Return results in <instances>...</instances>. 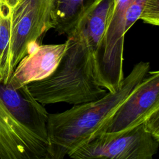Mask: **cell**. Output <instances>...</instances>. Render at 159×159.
I'll list each match as a JSON object with an SVG mask.
<instances>
[{"instance_id":"obj_1","label":"cell","mask_w":159,"mask_h":159,"mask_svg":"<svg viewBox=\"0 0 159 159\" xmlns=\"http://www.w3.org/2000/svg\"><path fill=\"white\" fill-rule=\"evenodd\" d=\"M147 61L135 64L116 91L96 100L81 103L63 112L49 114L47 122L50 159L70 157L100 132L123 102L134 92L150 71Z\"/></svg>"},{"instance_id":"obj_2","label":"cell","mask_w":159,"mask_h":159,"mask_svg":"<svg viewBox=\"0 0 159 159\" xmlns=\"http://www.w3.org/2000/svg\"><path fill=\"white\" fill-rule=\"evenodd\" d=\"M66 41L65 51L53 72L27 84L42 104L77 105L96 100L107 93L98 83L94 52L84 36L73 30Z\"/></svg>"},{"instance_id":"obj_3","label":"cell","mask_w":159,"mask_h":159,"mask_svg":"<svg viewBox=\"0 0 159 159\" xmlns=\"http://www.w3.org/2000/svg\"><path fill=\"white\" fill-rule=\"evenodd\" d=\"M146 0H111L103 37L94 52L98 84L108 91L122 85L124 38L139 19Z\"/></svg>"},{"instance_id":"obj_4","label":"cell","mask_w":159,"mask_h":159,"mask_svg":"<svg viewBox=\"0 0 159 159\" xmlns=\"http://www.w3.org/2000/svg\"><path fill=\"white\" fill-rule=\"evenodd\" d=\"M57 0H17L11 8V29L7 68L9 80L18 63L41 45L54 27Z\"/></svg>"},{"instance_id":"obj_5","label":"cell","mask_w":159,"mask_h":159,"mask_svg":"<svg viewBox=\"0 0 159 159\" xmlns=\"http://www.w3.org/2000/svg\"><path fill=\"white\" fill-rule=\"evenodd\" d=\"M159 140L143 122L120 132H104L82 145L69 157L75 159H152Z\"/></svg>"},{"instance_id":"obj_6","label":"cell","mask_w":159,"mask_h":159,"mask_svg":"<svg viewBox=\"0 0 159 159\" xmlns=\"http://www.w3.org/2000/svg\"><path fill=\"white\" fill-rule=\"evenodd\" d=\"M157 110H159V71L150 70L98 135L104 132L116 133L130 129L142 124Z\"/></svg>"},{"instance_id":"obj_7","label":"cell","mask_w":159,"mask_h":159,"mask_svg":"<svg viewBox=\"0 0 159 159\" xmlns=\"http://www.w3.org/2000/svg\"><path fill=\"white\" fill-rule=\"evenodd\" d=\"M0 159H50L48 144L19 122L1 100Z\"/></svg>"},{"instance_id":"obj_8","label":"cell","mask_w":159,"mask_h":159,"mask_svg":"<svg viewBox=\"0 0 159 159\" xmlns=\"http://www.w3.org/2000/svg\"><path fill=\"white\" fill-rule=\"evenodd\" d=\"M0 100L19 122L48 144L49 114L32 95L27 84L14 88L0 76Z\"/></svg>"},{"instance_id":"obj_9","label":"cell","mask_w":159,"mask_h":159,"mask_svg":"<svg viewBox=\"0 0 159 159\" xmlns=\"http://www.w3.org/2000/svg\"><path fill=\"white\" fill-rule=\"evenodd\" d=\"M66 45V41L59 44L40 45L21 59L8 82L13 87L19 88L47 77L58 65Z\"/></svg>"},{"instance_id":"obj_10","label":"cell","mask_w":159,"mask_h":159,"mask_svg":"<svg viewBox=\"0 0 159 159\" xmlns=\"http://www.w3.org/2000/svg\"><path fill=\"white\" fill-rule=\"evenodd\" d=\"M111 1L96 0L84 12L74 29L84 36L94 52L105 32Z\"/></svg>"},{"instance_id":"obj_11","label":"cell","mask_w":159,"mask_h":159,"mask_svg":"<svg viewBox=\"0 0 159 159\" xmlns=\"http://www.w3.org/2000/svg\"><path fill=\"white\" fill-rule=\"evenodd\" d=\"M96 0H57L53 29L66 37L74 30L84 12Z\"/></svg>"},{"instance_id":"obj_12","label":"cell","mask_w":159,"mask_h":159,"mask_svg":"<svg viewBox=\"0 0 159 159\" xmlns=\"http://www.w3.org/2000/svg\"><path fill=\"white\" fill-rule=\"evenodd\" d=\"M139 19L145 23L158 26L159 25V0H146Z\"/></svg>"},{"instance_id":"obj_13","label":"cell","mask_w":159,"mask_h":159,"mask_svg":"<svg viewBox=\"0 0 159 159\" xmlns=\"http://www.w3.org/2000/svg\"><path fill=\"white\" fill-rule=\"evenodd\" d=\"M147 130L159 140V110L152 113L144 122Z\"/></svg>"},{"instance_id":"obj_14","label":"cell","mask_w":159,"mask_h":159,"mask_svg":"<svg viewBox=\"0 0 159 159\" xmlns=\"http://www.w3.org/2000/svg\"><path fill=\"white\" fill-rule=\"evenodd\" d=\"M17 1V0H0V2H4L11 7H12L15 5Z\"/></svg>"}]
</instances>
